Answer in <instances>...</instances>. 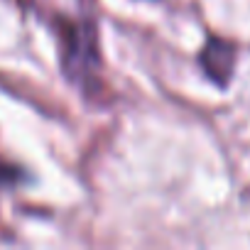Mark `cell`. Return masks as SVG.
<instances>
[{
	"instance_id": "cell-1",
	"label": "cell",
	"mask_w": 250,
	"mask_h": 250,
	"mask_svg": "<svg viewBox=\"0 0 250 250\" xmlns=\"http://www.w3.org/2000/svg\"><path fill=\"white\" fill-rule=\"evenodd\" d=\"M54 30L59 35V64L64 76L74 86L91 91L96 86L101 69L96 22L88 18H76V20L57 18Z\"/></svg>"
},
{
	"instance_id": "cell-2",
	"label": "cell",
	"mask_w": 250,
	"mask_h": 250,
	"mask_svg": "<svg viewBox=\"0 0 250 250\" xmlns=\"http://www.w3.org/2000/svg\"><path fill=\"white\" fill-rule=\"evenodd\" d=\"M235 59H238V49L233 42L221 40V37H208L201 54H199V64L204 69V74L218 86L226 88L230 83L233 69H235Z\"/></svg>"
},
{
	"instance_id": "cell-3",
	"label": "cell",
	"mask_w": 250,
	"mask_h": 250,
	"mask_svg": "<svg viewBox=\"0 0 250 250\" xmlns=\"http://www.w3.org/2000/svg\"><path fill=\"white\" fill-rule=\"evenodd\" d=\"M18 179V169L13 165H5L3 160H0V184H10Z\"/></svg>"
}]
</instances>
